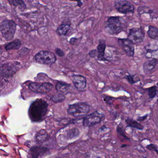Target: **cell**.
I'll return each mask as SVG.
<instances>
[{"label":"cell","mask_w":158,"mask_h":158,"mask_svg":"<svg viewBox=\"0 0 158 158\" xmlns=\"http://www.w3.org/2000/svg\"><path fill=\"white\" fill-rule=\"evenodd\" d=\"M47 111V102L42 99H37L31 104L29 108V117L32 121H40L45 118Z\"/></svg>","instance_id":"6da1fadb"},{"label":"cell","mask_w":158,"mask_h":158,"mask_svg":"<svg viewBox=\"0 0 158 158\" xmlns=\"http://www.w3.org/2000/svg\"><path fill=\"white\" fill-rule=\"evenodd\" d=\"M124 23L120 17H110L105 23V31L110 35H118L124 31Z\"/></svg>","instance_id":"7a4b0ae2"},{"label":"cell","mask_w":158,"mask_h":158,"mask_svg":"<svg viewBox=\"0 0 158 158\" xmlns=\"http://www.w3.org/2000/svg\"><path fill=\"white\" fill-rule=\"evenodd\" d=\"M16 29V25L13 20L4 19L1 23V32L7 41L11 40L13 39Z\"/></svg>","instance_id":"3957f363"},{"label":"cell","mask_w":158,"mask_h":158,"mask_svg":"<svg viewBox=\"0 0 158 158\" xmlns=\"http://www.w3.org/2000/svg\"><path fill=\"white\" fill-rule=\"evenodd\" d=\"M90 111V106L86 103H79L71 105L68 108V112L73 117H83Z\"/></svg>","instance_id":"277c9868"},{"label":"cell","mask_w":158,"mask_h":158,"mask_svg":"<svg viewBox=\"0 0 158 158\" xmlns=\"http://www.w3.org/2000/svg\"><path fill=\"white\" fill-rule=\"evenodd\" d=\"M34 59L37 63L46 65H52L56 61L55 55L50 51H42L35 55Z\"/></svg>","instance_id":"5b68a950"},{"label":"cell","mask_w":158,"mask_h":158,"mask_svg":"<svg viewBox=\"0 0 158 158\" xmlns=\"http://www.w3.org/2000/svg\"><path fill=\"white\" fill-rule=\"evenodd\" d=\"M145 36L144 30L142 26L133 27L129 29L127 38L134 45H138L142 43Z\"/></svg>","instance_id":"8992f818"},{"label":"cell","mask_w":158,"mask_h":158,"mask_svg":"<svg viewBox=\"0 0 158 158\" xmlns=\"http://www.w3.org/2000/svg\"><path fill=\"white\" fill-rule=\"evenodd\" d=\"M20 67V63L18 62L5 63L1 67V75L2 77L6 78L12 77Z\"/></svg>","instance_id":"52a82bcc"},{"label":"cell","mask_w":158,"mask_h":158,"mask_svg":"<svg viewBox=\"0 0 158 158\" xmlns=\"http://www.w3.org/2000/svg\"><path fill=\"white\" fill-rule=\"evenodd\" d=\"M114 7L117 11L124 15H127L129 13H134L135 12V6L132 3L128 1H115L114 2Z\"/></svg>","instance_id":"ba28073f"},{"label":"cell","mask_w":158,"mask_h":158,"mask_svg":"<svg viewBox=\"0 0 158 158\" xmlns=\"http://www.w3.org/2000/svg\"><path fill=\"white\" fill-rule=\"evenodd\" d=\"M28 87L33 92L45 94L50 92L52 89L53 85L50 83H31L28 86Z\"/></svg>","instance_id":"9c48e42d"},{"label":"cell","mask_w":158,"mask_h":158,"mask_svg":"<svg viewBox=\"0 0 158 158\" xmlns=\"http://www.w3.org/2000/svg\"><path fill=\"white\" fill-rule=\"evenodd\" d=\"M104 115L98 111H95L87 115L83 119V126L86 127H90L100 123L104 119Z\"/></svg>","instance_id":"30bf717a"},{"label":"cell","mask_w":158,"mask_h":158,"mask_svg":"<svg viewBox=\"0 0 158 158\" xmlns=\"http://www.w3.org/2000/svg\"><path fill=\"white\" fill-rule=\"evenodd\" d=\"M118 43L128 56L129 57H134L135 51V46L128 38H118Z\"/></svg>","instance_id":"8fae6325"},{"label":"cell","mask_w":158,"mask_h":158,"mask_svg":"<svg viewBox=\"0 0 158 158\" xmlns=\"http://www.w3.org/2000/svg\"><path fill=\"white\" fill-rule=\"evenodd\" d=\"M73 83L75 88L80 91H83L86 87V79L80 75H74L72 77Z\"/></svg>","instance_id":"7c38bea8"},{"label":"cell","mask_w":158,"mask_h":158,"mask_svg":"<svg viewBox=\"0 0 158 158\" xmlns=\"http://www.w3.org/2000/svg\"><path fill=\"white\" fill-rule=\"evenodd\" d=\"M48 150L45 147H33L30 149V154L31 158H43L47 154Z\"/></svg>","instance_id":"4fadbf2b"},{"label":"cell","mask_w":158,"mask_h":158,"mask_svg":"<svg viewBox=\"0 0 158 158\" xmlns=\"http://www.w3.org/2000/svg\"><path fill=\"white\" fill-rule=\"evenodd\" d=\"M158 64L157 59L153 58L151 60H148L143 64V70L145 74H150L154 71Z\"/></svg>","instance_id":"5bb4252c"},{"label":"cell","mask_w":158,"mask_h":158,"mask_svg":"<svg viewBox=\"0 0 158 158\" xmlns=\"http://www.w3.org/2000/svg\"><path fill=\"white\" fill-rule=\"evenodd\" d=\"M106 45L105 41L101 40L97 47V59L100 61H109L105 57V51L106 49Z\"/></svg>","instance_id":"9a60e30c"},{"label":"cell","mask_w":158,"mask_h":158,"mask_svg":"<svg viewBox=\"0 0 158 158\" xmlns=\"http://www.w3.org/2000/svg\"><path fill=\"white\" fill-rule=\"evenodd\" d=\"M56 90L59 94L64 95L69 91L70 86L67 83L63 82H58L56 86Z\"/></svg>","instance_id":"2e32d148"},{"label":"cell","mask_w":158,"mask_h":158,"mask_svg":"<svg viewBox=\"0 0 158 158\" xmlns=\"http://www.w3.org/2000/svg\"><path fill=\"white\" fill-rule=\"evenodd\" d=\"M125 122L127 125L128 127L133 128H136L140 130H142L144 129V126L139 122H137L136 121L130 118H128L125 120Z\"/></svg>","instance_id":"e0dca14e"},{"label":"cell","mask_w":158,"mask_h":158,"mask_svg":"<svg viewBox=\"0 0 158 158\" xmlns=\"http://www.w3.org/2000/svg\"><path fill=\"white\" fill-rule=\"evenodd\" d=\"M22 46V42L18 39H16L13 41L10 42L5 46L6 51L11 50H18Z\"/></svg>","instance_id":"ac0fdd59"},{"label":"cell","mask_w":158,"mask_h":158,"mask_svg":"<svg viewBox=\"0 0 158 158\" xmlns=\"http://www.w3.org/2000/svg\"><path fill=\"white\" fill-rule=\"evenodd\" d=\"M147 33L150 38L158 41V28L156 26H149Z\"/></svg>","instance_id":"d6986e66"},{"label":"cell","mask_w":158,"mask_h":158,"mask_svg":"<svg viewBox=\"0 0 158 158\" xmlns=\"http://www.w3.org/2000/svg\"><path fill=\"white\" fill-rule=\"evenodd\" d=\"M154 11L149 7L146 6H139L137 8V13L139 16H141L143 14H149L152 15L154 13Z\"/></svg>","instance_id":"ffe728a7"},{"label":"cell","mask_w":158,"mask_h":158,"mask_svg":"<svg viewBox=\"0 0 158 158\" xmlns=\"http://www.w3.org/2000/svg\"><path fill=\"white\" fill-rule=\"evenodd\" d=\"M70 29V26L69 25L62 24L58 28L57 33L60 35H65Z\"/></svg>","instance_id":"44dd1931"},{"label":"cell","mask_w":158,"mask_h":158,"mask_svg":"<svg viewBox=\"0 0 158 158\" xmlns=\"http://www.w3.org/2000/svg\"><path fill=\"white\" fill-rule=\"evenodd\" d=\"M117 132L118 137L119 138L121 142H122L123 140L130 141V138H128L127 136H126L124 133V130L121 127H120L119 126H118L117 128Z\"/></svg>","instance_id":"7402d4cb"},{"label":"cell","mask_w":158,"mask_h":158,"mask_svg":"<svg viewBox=\"0 0 158 158\" xmlns=\"http://www.w3.org/2000/svg\"><path fill=\"white\" fill-rule=\"evenodd\" d=\"M157 92V86H153L147 89V93L150 99H153L156 96Z\"/></svg>","instance_id":"603a6c76"},{"label":"cell","mask_w":158,"mask_h":158,"mask_svg":"<svg viewBox=\"0 0 158 158\" xmlns=\"http://www.w3.org/2000/svg\"><path fill=\"white\" fill-rule=\"evenodd\" d=\"M51 99L52 101H54L55 103H59V102H61L64 101L65 99V97L64 95L58 94L54 96L51 97Z\"/></svg>","instance_id":"cb8c5ba5"},{"label":"cell","mask_w":158,"mask_h":158,"mask_svg":"<svg viewBox=\"0 0 158 158\" xmlns=\"http://www.w3.org/2000/svg\"><path fill=\"white\" fill-rule=\"evenodd\" d=\"M8 2H9V3L10 5H13V6H17L19 5V6H21L23 7H24V8L26 7V6L24 2L23 1L10 0V1H9Z\"/></svg>","instance_id":"d4e9b609"},{"label":"cell","mask_w":158,"mask_h":158,"mask_svg":"<svg viewBox=\"0 0 158 158\" xmlns=\"http://www.w3.org/2000/svg\"><path fill=\"white\" fill-rule=\"evenodd\" d=\"M146 149L149 150L154 151L158 155V149L155 145L153 144H150L146 146Z\"/></svg>","instance_id":"484cf974"},{"label":"cell","mask_w":158,"mask_h":158,"mask_svg":"<svg viewBox=\"0 0 158 158\" xmlns=\"http://www.w3.org/2000/svg\"><path fill=\"white\" fill-rule=\"evenodd\" d=\"M125 79H126V80H127L128 82V83H130L131 85H134L137 82L136 81L134 80V77L131 75H127V76H126Z\"/></svg>","instance_id":"4316f807"},{"label":"cell","mask_w":158,"mask_h":158,"mask_svg":"<svg viewBox=\"0 0 158 158\" xmlns=\"http://www.w3.org/2000/svg\"><path fill=\"white\" fill-rule=\"evenodd\" d=\"M55 51L57 54L59 56L63 57L65 55L64 51H63L61 49L59 48H56L55 49Z\"/></svg>","instance_id":"83f0119b"},{"label":"cell","mask_w":158,"mask_h":158,"mask_svg":"<svg viewBox=\"0 0 158 158\" xmlns=\"http://www.w3.org/2000/svg\"><path fill=\"white\" fill-rule=\"evenodd\" d=\"M89 55L92 58H95L96 57H97L98 54H97V50H93L89 52Z\"/></svg>","instance_id":"f1b7e54d"},{"label":"cell","mask_w":158,"mask_h":158,"mask_svg":"<svg viewBox=\"0 0 158 158\" xmlns=\"http://www.w3.org/2000/svg\"><path fill=\"white\" fill-rule=\"evenodd\" d=\"M113 97H106L104 98V101L108 103L109 104H112L113 101Z\"/></svg>","instance_id":"f546056e"},{"label":"cell","mask_w":158,"mask_h":158,"mask_svg":"<svg viewBox=\"0 0 158 158\" xmlns=\"http://www.w3.org/2000/svg\"><path fill=\"white\" fill-rule=\"evenodd\" d=\"M81 39V38H80V39H78V38H72L70 40V44L73 45H75V44H77V42H78V40H79V39Z\"/></svg>","instance_id":"4dcf8cb0"},{"label":"cell","mask_w":158,"mask_h":158,"mask_svg":"<svg viewBox=\"0 0 158 158\" xmlns=\"http://www.w3.org/2000/svg\"><path fill=\"white\" fill-rule=\"evenodd\" d=\"M148 115L146 114V115L143 116V117H139L137 118V120L138 121H143L145 120L146 119V118H147Z\"/></svg>","instance_id":"1f68e13d"},{"label":"cell","mask_w":158,"mask_h":158,"mask_svg":"<svg viewBox=\"0 0 158 158\" xmlns=\"http://www.w3.org/2000/svg\"><path fill=\"white\" fill-rule=\"evenodd\" d=\"M78 2V6H79V7H81V6L82 5V2L81 1H78L77 2Z\"/></svg>","instance_id":"d6a6232c"},{"label":"cell","mask_w":158,"mask_h":158,"mask_svg":"<svg viewBox=\"0 0 158 158\" xmlns=\"http://www.w3.org/2000/svg\"><path fill=\"white\" fill-rule=\"evenodd\" d=\"M126 146H127V145L123 144L121 146V148H122V147H126Z\"/></svg>","instance_id":"836d02e7"},{"label":"cell","mask_w":158,"mask_h":158,"mask_svg":"<svg viewBox=\"0 0 158 158\" xmlns=\"http://www.w3.org/2000/svg\"><path fill=\"white\" fill-rule=\"evenodd\" d=\"M156 85H157V86H158V82L157 83V84H156Z\"/></svg>","instance_id":"e575fe53"},{"label":"cell","mask_w":158,"mask_h":158,"mask_svg":"<svg viewBox=\"0 0 158 158\" xmlns=\"http://www.w3.org/2000/svg\"><path fill=\"white\" fill-rule=\"evenodd\" d=\"M143 158H147L146 157H143Z\"/></svg>","instance_id":"d590c367"},{"label":"cell","mask_w":158,"mask_h":158,"mask_svg":"<svg viewBox=\"0 0 158 158\" xmlns=\"http://www.w3.org/2000/svg\"><path fill=\"white\" fill-rule=\"evenodd\" d=\"M157 102H158V99H157Z\"/></svg>","instance_id":"8d00e7d4"}]
</instances>
